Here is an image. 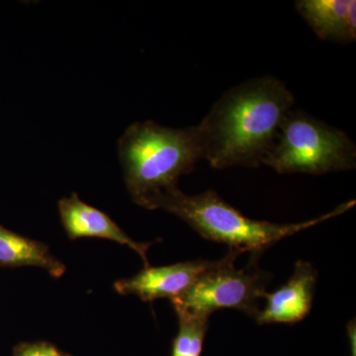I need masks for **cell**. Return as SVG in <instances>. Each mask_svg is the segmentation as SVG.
Here are the masks:
<instances>
[{
	"label": "cell",
	"instance_id": "8",
	"mask_svg": "<svg viewBox=\"0 0 356 356\" xmlns=\"http://www.w3.org/2000/svg\"><path fill=\"white\" fill-rule=\"evenodd\" d=\"M318 271L308 261H299L286 284L275 292L267 293L266 304L257 314L259 324H296L310 313Z\"/></svg>",
	"mask_w": 356,
	"mask_h": 356
},
{
	"label": "cell",
	"instance_id": "3",
	"mask_svg": "<svg viewBox=\"0 0 356 356\" xmlns=\"http://www.w3.org/2000/svg\"><path fill=\"white\" fill-rule=\"evenodd\" d=\"M355 200L341 204L336 209L295 224H275L243 216L213 191L188 195L178 187L161 192L147 204V210H165L186 222L196 233L213 242L224 243L229 250L261 255L274 243L303 229L343 214Z\"/></svg>",
	"mask_w": 356,
	"mask_h": 356
},
{
	"label": "cell",
	"instance_id": "11",
	"mask_svg": "<svg viewBox=\"0 0 356 356\" xmlns=\"http://www.w3.org/2000/svg\"><path fill=\"white\" fill-rule=\"evenodd\" d=\"M177 316L179 329L173 341L172 356H201L209 318Z\"/></svg>",
	"mask_w": 356,
	"mask_h": 356
},
{
	"label": "cell",
	"instance_id": "2",
	"mask_svg": "<svg viewBox=\"0 0 356 356\" xmlns=\"http://www.w3.org/2000/svg\"><path fill=\"white\" fill-rule=\"evenodd\" d=\"M124 181L133 202L146 208L152 198L177 186L203 159L197 126L173 129L136 122L118 140Z\"/></svg>",
	"mask_w": 356,
	"mask_h": 356
},
{
	"label": "cell",
	"instance_id": "10",
	"mask_svg": "<svg viewBox=\"0 0 356 356\" xmlns=\"http://www.w3.org/2000/svg\"><path fill=\"white\" fill-rule=\"evenodd\" d=\"M0 266H34L60 278L67 267L44 243L26 238L0 225Z\"/></svg>",
	"mask_w": 356,
	"mask_h": 356
},
{
	"label": "cell",
	"instance_id": "6",
	"mask_svg": "<svg viewBox=\"0 0 356 356\" xmlns=\"http://www.w3.org/2000/svg\"><path fill=\"white\" fill-rule=\"evenodd\" d=\"M213 261H193L170 266L145 267L132 277L114 283L115 291L121 295H135L145 302L178 298L188 291L207 270Z\"/></svg>",
	"mask_w": 356,
	"mask_h": 356
},
{
	"label": "cell",
	"instance_id": "5",
	"mask_svg": "<svg viewBox=\"0 0 356 356\" xmlns=\"http://www.w3.org/2000/svg\"><path fill=\"white\" fill-rule=\"evenodd\" d=\"M241 254L229 250L226 257L213 261L188 291L172 300L177 315L209 318L217 310L236 309L257 317L270 275L257 266L261 255L252 254L247 266L236 268L235 262Z\"/></svg>",
	"mask_w": 356,
	"mask_h": 356
},
{
	"label": "cell",
	"instance_id": "12",
	"mask_svg": "<svg viewBox=\"0 0 356 356\" xmlns=\"http://www.w3.org/2000/svg\"><path fill=\"white\" fill-rule=\"evenodd\" d=\"M13 356H67L48 343H24L17 346Z\"/></svg>",
	"mask_w": 356,
	"mask_h": 356
},
{
	"label": "cell",
	"instance_id": "7",
	"mask_svg": "<svg viewBox=\"0 0 356 356\" xmlns=\"http://www.w3.org/2000/svg\"><path fill=\"white\" fill-rule=\"evenodd\" d=\"M58 208L63 227L70 240L98 238L113 241L130 248L140 255L145 267L149 266L147 250L152 243L136 242L108 215L84 202L76 193L60 199Z\"/></svg>",
	"mask_w": 356,
	"mask_h": 356
},
{
	"label": "cell",
	"instance_id": "4",
	"mask_svg": "<svg viewBox=\"0 0 356 356\" xmlns=\"http://www.w3.org/2000/svg\"><path fill=\"white\" fill-rule=\"evenodd\" d=\"M264 165L281 175H322L355 170V143L343 131L292 109L281 124Z\"/></svg>",
	"mask_w": 356,
	"mask_h": 356
},
{
	"label": "cell",
	"instance_id": "9",
	"mask_svg": "<svg viewBox=\"0 0 356 356\" xmlns=\"http://www.w3.org/2000/svg\"><path fill=\"white\" fill-rule=\"evenodd\" d=\"M295 7L321 40L337 44L355 42V0H298Z\"/></svg>",
	"mask_w": 356,
	"mask_h": 356
},
{
	"label": "cell",
	"instance_id": "1",
	"mask_svg": "<svg viewBox=\"0 0 356 356\" xmlns=\"http://www.w3.org/2000/svg\"><path fill=\"white\" fill-rule=\"evenodd\" d=\"M294 104L291 91L271 76L229 89L196 125L203 159L217 170L259 168Z\"/></svg>",
	"mask_w": 356,
	"mask_h": 356
}]
</instances>
